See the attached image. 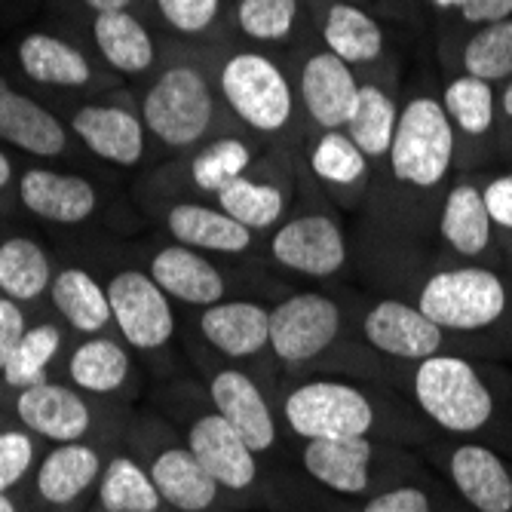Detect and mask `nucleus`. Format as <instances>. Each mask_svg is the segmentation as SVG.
Listing matches in <instances>:
<instances>
[{
    "label": "nucleus",
    "mask_w": 512,
    "mask_h": 512,
    "mask_svg": "<svg viewBox=\"0 0 512 512\" xmlns=\"http://www.w3.org/2000/svg\"><path fill=\"white\" fill-rule=\"evenodd\" d=\"M405 390L421 417L448 439L482 442L512 457V405L494 371L460 353L405 362Z\"/></svg>",
    "instance_id": "nucleus-1"
},
{
    "label": "nucleus",
    "mask_w": 512,
    "mask_h": 512,
    "mask_svg": "<svg viewBox=\"0 0 512 512\" xmlns=\"http://www.w3.org/2000/svg\"><path fill=\"white\" fill-rule=\"evenodd\" d=\"M279 417L301 442L313 439H424V417L414 405L405 408L396 399H384L359 384L313 378L295 384L283 402Z\"/></svg>",
    "instance_id": "nucleus-2"
},
{
    "label": "nucleus",
    "mask_w": 512,
    "mask_h": 512,
    "mask_svg": "<svg viewBox=\"0 0 512 512\" xmlns=\"http://www.w3.org/2000/svg\"><path fill=\"white\" fill-rule=\"evenodd\" d=\"M304 473L341 497H371L414 479V460L381 439H313L301 448Z\"/></svg>",
    "instance_id": "nucleus-3"
},
{
    "label": "nucleus",
    "mask_w": 512,
    "mask_h": 512,
    "mask_svg": "<svg viewBox=\"0 0 512 512\" xmlns=\"http://www.w3.org/2000/svg\"><path fill=\"white\" fill-rule=\"evenodd\" d=\"M417 307L448 335H479L509 313V289L494 270L454 267L427 279Z\"/></svg>",
    "instance_id": "nucleus-4"
},
{
    "label": "nucleus",
    "mask_w": 512,
    "mask_h": 512,
    "mask_svg": "<svg viewBox=\"0 0 512 512\" xmlns=\"http://www.w3.org/2000/svg\"><path fill=\"white\" fill-rule=\"evenodd\" d=\"M454 160V126L445 108L430 99L417 96L399 111L396 135L390 145L393 175L414 188H436L448 175Z\"/></svg>",
    "instance_id": "nucleus-5"
},
{
    "label": "nucleus",
    "mask_w": 512,
    "mask_h": 512,
    "mask_svg": "<svg viewBox=\"0 0 512 512\" xmlns=\"http://www.w3.org/2000/svg\"><path fill=\"white\" fill-rule=\"evenodd\" d=\"M142 111L145 126L163 145L191 148L212 126L215 96L194 65H172L151 83Z\"/></svg>",
    "instance_id": "nucleus-6"
},
{
    "label": "nucleus",
    "mask_w": 512,
    "mask_h": 512,
    "mask_svg": "<svg viewBox=\"0 0 512 512\" xmlns=\"http://www.w3.org/2000/svg\"><path fill=\"white\" fill-rule=\"evenodd\" d=\"M445 485L473 512H512V457L482 445L445 439L430 448Z\"/></svg>",
    "instance_id": "nucleus-7"
},
{
    "label": "nucleus",
    "mask_w": 512,
    "mask_h": 512,
    "mask_svg": "<svg viewBox=\"0 0 512 512\" xmlns=\"http://www.w3.org/2000/svg\"><path fill=\"white\" fill-rule=\"evenodd\" d=\"M221 92L243 123L258 132H279L292 120V86L261 53H237L221 68Z\"/></svg>",
    "instance_id": "nucleus-8"
},
{
    "label": "nucleus",
    "mask_w": 512,
    "mask_h": 512,
    "mask_svg": "<svg viewBox=\"0 0 512 512\" xmlns=\"http://www.w3.org/2000/svg\"><path fill=\"white\" fill-rule=\"evenodd\" d=\"M341 307L316 292H301L270 310V350L283 365H304L341 335Z\"/></svg>",
    "instance_id": "nucleus-9"
},
{
    "label": "nucleus",
    "mask_w": 512,
    "mask_h": 512,
    "mask_svg": "<svg viewBox=\"0 0 512 512\" xmlns=\"http://www.w3.org/2000/svg\"><path fill=\"white\" fill-rule=\"evenodd\" d=\"M111 319L123 341L132 350H160L175 335V313L169 307V295L154 283L151 273L123 270L108 283Z\"/></svg>",
    "instance_id": "nucleus-10"
},
{
    "label": "nucleus",
    "mask_w": 512,
    "mask_h": 512,
    "mask_svg": "<svg viewBox=\"0 0 512 512\" xmlns=\"http://www.w3.org/2000/svg\"><path fill=\"white\" fill-rule=\"evenodd\" d=\"M362 338L371 350H378L396 362H421L448 353V332L421 313L417 304L384 298L362 319Z\"/></svg>",
    "instance_id": "nucleus-11"
},
{
    "label": "nucleus",
    "mask_w": 512,
    "mask_h": 512,
    "mask_svg": "<svg viewBox=\"0 0 512 512\" xmlns=\"http://www.w3.org/2000/svg\"><path fill=\"white\" fill-rule=\"evenodd\" d=\"M184 445L194 451L203 470L221 485L227 494H246L258 482V454L246 445V439L230 427L212 408L200 414L184 430Z\"/></svg>",
    "instance_id": "nucleus-12"
},
{
    "label": "nucleus",
    "mask_w": 512,
    "mask_h": 512,
    "mask_svg": "<svg viewBox=\"0 0 512 512\" xmlns=\"http://www.w3.org/2000/svg\"><path fill=\"white\" fill-rule=\"evenodd\" d=\"M206 390H209L212 408L246 439V445L255 454H267L276 445V436H279L276 414L267 396L261 393V387L243 368H234V365L215 368L206 381Z\"/></svg>",
    "instance_id": "nucleus-13"
},
{
    "label": "nucleus",
    "mask_w": 512,
    "mask_h": 512,
    "mask_svg": "<svg viewBox=\"0 0 512 512\" xmlns=\"http://www.w3.org/2000/svg\"><path fill=\"white\" fill-rule=\"evenodd\" d=\"M273 258L304 276H335L347 264V240L329 215H301L283 224L270 243Z\"/></svg>",
    "instance_id": "nucleus-14"
},
{
    "label": "nucleus",
    "mask_w": 512,
    "mask_h": 512,
    "mask_svg": "<svg viewBox=\"0 0 512 512\" xmlns=\"http://www.w3.org/2000/svg\"><path fill=\"white\" fill-rule=\"evenodd\" d=\"M16 417L25 430L56 445L83 442L92 430V411L77 387L43 381L16 396Z\"/></svg>",
    "instance_id": "nucleus-15"
},
{
    "label": "nucleus",
    "mask_w": 512,
    "mask_h": 512,
    "mask_svg": "<svg viewBox=\"0 0 512 512\" xmlns=\"http://www.w3.org/2000/svg\"><path fill=\"white\" fill-rule=\"evenodd\" d=\"M359 86L350 65L341 62L335 53H313L301 68V102L313 123H319L325 132L344 129L356 99Z\"/></svg>",
    "instance_id": "nucleus-16"
},
{
    "label": "nucleus",
    "mask_w": 512,
    "mask_h": 512,
    "mask_svg": "<svg viewBox=\"0 0 512 512\" xmlns=\"http://www.w3.org/2000/svg\"><path fill=\"white\" fill-rule=\"evenodd\" d=\"M19 200L31 215L53 224H80L99 209V194L86 178L53 169H28L19 181Z\"/></svg>",
    "instance_id": "nucleus-17"
},
{
    "label": "nucleus",
    "mask_w": 512,
    "mask_h": 512,
    "mask_svg": "<svg viewBox=\"0 0 512 512\" xmlns=\"http://www.w3.org/2000/svg\"><path fill=\"white\" fill-rule=\"evenodd\" d=\"M0 142L31 157H59L68 148V132L53 111L0 80Z\"/></svg>",
    "instance_id": "nucleus-18"
},
{
    "label": "nucleus",
    "mask_w": 512,
    "mask_h": 512,
    "mask_svg": "<svg viewBox=\"0 0 512 512\" xmlns=\"http://www.w3.org/2000/svg\"><path fill=\"white\" fill-rule=\"evenodd\" d=\"M80 142L114 166H135L145 154V123L117 105H83L71 117Z\"/></svg>",
    "instance_id": "nucleus-19"
},
{
    "label": "nucleus",
    "mask_w": 512,
    "mask_h": 512,
    "mask_svg": "<svg viewBox=\"0 0 512 512\" xmlns=\"http://www.w3.org/2000/svg\"><path fill=\"white\" fill-rule=\"evenodd\" d=\"M148 473L163 503L178 512H209L221 497V485L203 470V463L194 457L188 445L160 448Z\"/></svg>",
    "instance_id": "nucleus-20"
},
{
    "label": "nucleus",
    "mask_w": 512,
    "mask_h": 512,
    "mask_svg": "<svg viewBox=\"0 0 512 512\" xmlns=\"http://www.w3.org/2000/svg\"><path fill=\"white\" fill-rule=\"evenodd\" d=\"M200 332L227 359H252L270 347V310L255 301H218L203 310Z\"/></svg>",
    "instance_id": "nucleus-21"
},
{
    "label": "nucleus",
    "mask_w": 512,
    "mask_h": 512,
    "mask_svg": "<svg viewBox=\"0 0 512 512\" xmlns=\"http://www.w3.org/2000/svg\"><path fill=\"white\" fill-rule=\"evenodd\" d=\"M154 283L175 301L212 307L224 298V276L218 267L191 246H166L151 261Z\"/></svg>",
    "instance_id": "nucleus-22"
},
{
    "label": "nucleus",
    "mask_w": 512,
    "mask_h": 512,
    "mask_svg": "<svg viewBox=\"0 0 512 512\" xmlns=\"http://www.w3.org/2000/svg\"><path fill=\"white\" fill-rule=\"evenodd\" d=\"M102 454L86 442H65L56 445L40 460L34 488L43 503L68 506L80 500L92 485L102 479Z\"/></svg>",
    "instance_id": "nucleus-23"
},
{
    "label": "nucleus",
    "mask_w": 512,
    "mask_h": 512,
    "mask_svg": "<svg viewBox=\"0 0 512 512\" xmlns=\"http://www.w3.org/2000/svg\"><path fill=\"white\" fill-rule=\"evenodd\" d=\"M169 234L197 252L240 255L252 246V230L230 218L224 209H209L197 203H178L166 215Z\"/></svg>",
    "instance_id": "nucleus-24"
},
{
    "label": "nucleus",
    "mask_w": 512,
    "mask_h": 512,
    "mask_svg": "<svg viewBox=\"0 0 512 512\" xmlns=\"http://www.w3.org/2000/svg\"><path fill=\"white\" fill-rule=\"evenodd\" d=\"M16 59L19 68L46 86H68V89H80L86 83H92V65L89 59L77 50L74 43L34 31L28 37H22V43L16 46Z\"/></svg>",
    "instance_id": "nucleus-25"
},
{
    "label": "nucleus",
    "mask_w": 512,
    "mask_h": 512,
    "mask_svg": "<svg viewBox=\"0 0 512 512\" xmlns=\"http://www.w3.org/2000/svg\"><path fill=\"white\" fill-rule=\"evenodd\" d=\"M439 234L457 255H467V258L482 255L494 237V221L485 206V191L476 188L473 181L454 184L442 206Z\"/></svg>",
    "instance_id": "nucleus-26"
},
{
    "label": "nucleus",
    "mask_w": 512,
    "mask_h": 512,
    "mask_svg": "<svg viewBox=\"0 0 512 512\" xmlns=\"http://www.w3.org/2000/svg\"><path fill=\"white\" fill-rule=\"evenodd\" d=\"M132 375L129 350L111 338L92 335L86 338L68 359V378L71 387L89 396H111L126 387Z\"/></svg>",
    "instance_id": "nucleus-27"
},
{
    "label": "nucleus",
    "mask_w": 512,
    "mask_h": 512,
    "mask_svg": "<svg viewBox=\"0 0 512 512\" xmlns=\"http://www.w3.org/2000/svg\"><path fill=\"white\" fill-rule=\"evenodd\" d=\"M92 37H96V46L102 59L120 71V74H145L154 65V40L148 34V28L138 22L132 13H99L96 22H92Z\"/></svg>",
    "instance_id": "nucleus-28"
},
{
    "label": "nucleus",
    "mask_w": 512,
    "mask_h": 512,
    "mask_svg": "<svg viewBox=\"0 0 512 512\" xmlns=\"http://www.w3.org/2000/svg\"><path fill=\"white\" fill-rule=\"evenodd\" d=\"M50 295H53L56 310L62 313V319L74 332L99 335L108 329V322H114L108 289H102L96 279L80 267H68V270L56 273Z\"/></svg>",
    "instance_id": "nucleus-29"
},
{
    "label": "nucleus",
    "mask_w": 512,
    "mask_h": 512,
    "mask_svg": "<svg viewBox=\"0 0 512 512\" xmlns=\"http://www.w3.org/2000/svg\"><path fill=\"white\" fill-rule=\"evenodd\" d=\"M53 261L46 249L28 237H13L0 243V292L7 298L25 304L37 301L53 286Z\"/></svg>",
    "instance_id": "nucleus-30"
},
{
    "label": "nucleus",
    "mask_w": 512,
    "mask_h": 512,
    "mask_svg": "<svg viewBox=\"0 0 512 512\" xmlns=\"http://www.w3.org/2000/svg\"><path fill=\"white\" fill-rule=\"evenodd\" d=\"M322 40L347 65H365L375 62L384 53V31L365 10L353 4H335L325 16Z\"/></svg>",
    "instance_id": "nucleus-31"
},
{
    "label": "nucleus",
    "mask_w": 512,
    "mask_h": 512,
    "mask_svg": "<svg viewBox=\"0 0 512 512\" xmlns=\"http://www.w3.org/2000/svg\"><path fill=\"white\" fill-rule=\"evenodd\" d=\"M99 506L105 512H160L166 503L142 463L135 457L117 454L102 470Z\"/></svg>",
    "instance_id": "nucleus-32"
},
{
    "label": "nucleus",
    "mask_w": 512,
    "mask_h": 512,
    "mask_svg": "<svg viewBox=\"0 0 512 512\" xmlns=\"http://www.w3.org/2000/svg\"><path fill=\"white\" fill-rule=\"evenodd\" d=\"M396 123H399L396 102L381 86L365 83V86H359V99H356V108H353L344 132L353 138L356 148L365 157H384V154H390Z\"/></svg>",
    "instance_id": "nucleus-33"
},
{
    "label": "nucleus",
    "mask_w": 512,
    "mask_h": 512,
    "mask_svg": "<svg viewBox=\"0 0 512 512\" xmlns=\"http://www.w3.org/2000/svg\"><path fill=\"white\" fill-rule=\"evenodd\" d=\"M59 350H62L59 325L40 322V325H34V329H28L22 335V341L10 353L4 371H0V378H4V384L13 387V390H28L34 384H43L46 381V368L53 365Z\"/></svg>",
    "instance_id": "nucleus-34"
},
{
    "label": "nucleus",
    "mask_w": 512,
    "mask_h": 512,
    "mask_svg": "<svg viewBox=\"0 0 512 512\" xmlns=\"http://www.w3.org/2000/svg\"><path fill=\"white\" fill-rule=\"evenodd\" d=\"M218 209H224L234 221H240L249 230H267L279 221L286 209V197L273 184L237 178L224 191H218Z\"/></svg>",
    "instance_id": "nucleus-35"
},
{
    "label": "nucleus",
    "mask_w": 512,
    "mask_h": 512,
    "mask_svg": "<svg viewBox=\"0 0 512 512\" xmlns=\"http://www.w3.org/2000/svg\"><path fill=\"white\" fill-rule=\"evenodd\" d=\"M442 108L451 126L463 129L467 135H488L494 126V114H497L494 86L473 74H460L457 80L445 86Z\"/></svg>",
    "instance_id": "nucleus-36"
},
{
    "label": "nucleus",
    "mask_w": 512,
    "mask_h": 512,
    "mask_svg": "<svg viewBox=\"0 0 512 512\" xmlns=\"http://www.w3.org/2000/svg\"><path fill=\"white\" fill-rule=\"evenodd\" d=\"M463 68L479 80H512V19L482 25L463 50Z\"/></svg>",
    "instance_id": "nucleus-37"
},
{
    "label": "nucleus",
    "mask_w": 512,
    "mask_h": 512,
    "mask_svg": "<svg viewBox=\"0 0 512 512\" xmlns=\"http://www.w3.org/2000/svg\"><path fill=\"white\" fill-rule=\"evenodd\" d=\"M356 512H473V509L454 494L451 485L448 491H442V488L411 479L381 494L365 497V503Z\"/></svg>",
    "instance_id": "nucleus-38"
},
{
    "label": "nucleus",
    "mask_w": 512,
    "mask_h": 512,
    "mask_svg": "<svg viewBox=\"0 0 512 512\" xmlns=\"http://www.w3.org/2000/svg\"><path fill=\"white\" fill-rule=\"evenodd\" d=\"M249 163H252V151L246 142H240V138H221V142H212L203 154L194 157L191 178L200 191L218 194L230 181L243 178Z\"/></svg>",
    "instance_id": "nucleus-39"
},
{
    "label": "nucleus",
    "mask_w": 512,
    "mask_h": 512,
    "mask_svg": "<svg viewBox=\"0 0 512 512\" xmlns=\"http://www.w3.org/2000/svg\"><path fill=\"white\" fill-rule=\"evenodd\" d=\"M368 157L344 129L325 132L310 151V169L329 184H356L368 175Z\"/></svg>",
    "instance_id": "nucleus-40"
},
{
    "label": "nucleus",
    "mask_w": 512,
    "mask_h": 512,
    "mask_svg": "<svg viewBox=\"0 0 512 512\" xmlns=\"http://www.w3.org/2000/svg\"><path fill=\"white\" fill-rule=\"evenodd\" d=\"M298 19V0H240L237 25L258 43L286 40Z\"/></svg>",
    "instance_id": "nucleus-41"
},
{
    "label": "nucleus",
    "mask_w": 512,
    "mask_h": 512,
    "mask_svg": "<svg viewBox=\"0 0 512 512\" xmlns=\"http://www.w3.org/2000/svg\"><path fill=\"white\" fill-rule=\"evenodd\" d=\"M157 10L178 34H203L221 13V0H157Z\"/></svg>",
    "instance_id": "nucleus-42"
},
{
    "label": "nucleus",
    "mask_w": 512,
    "mask_h": 512,
    "mask_svg": "<svg viewBox=\"0 0 512 512\" xmlns=\"http://www.w3.org/2000/svg\"><path fill=\"white\" fill-rule=\"evenodd\" d=\"M34 463V439L25 430H0V491L16 488Z\"/></svg>",
    "instance_id": "nucleus-43"
},
{
    "label": "nucleus",
    "mask_w": 512,
    "mask_h": 512,
    "mask_svg": "<svg viewBox=\"0 0 512 512\" xmlns=\"http://www.w3.org/2000/svg\"><path fill=\"white\" fill-rule=\"evenodd\" d=\"M25 332H28V322H25L19 301L0 295V371H4L10 353L16 350V344L22 341Z\"/></svg>",
    "instance_id": "nucleus-44"
},
{
    "label": "nucleus",
    "mask_w": 512,
    "mask_h": 512,
    "mask_svg": "<svg viewBox=\"0 0 512 512\" xmlns=\"http://www.w3.org/2000/svg\"><path fill=\"white\" fill-rule=\"evenodd\" d=\"M485 206L497 227L512 230V172L494 178L485 188Z\"/></svg>",
    "instance_id": "nucleus-45"
},
{
    "label": "nucleus",
    "mask_w": 512,
    "mask_h": 512,
    "mask_svg": "<svg viewBox=\"0 0 512 512\" xmlns=\"http://www.w3.org/2000/svg\"><path fill=\"white\" fill-rule=\"evenodd\" d=\"M460 16L473 25H491L512 19V0H463Z\"/></svg>",
    "instance_id": "nucleus-46"
},
{
    "label": "nucleus",
    "mask_w": 512,
    "mask_h": 512,
    "mask_svg": "<svg viewBox=\"0 0 512 512\" xmlns=\"http://www.w3.org/2000/svg\"><path fill=\"white\" fill-rule=\"evenodd\" d=\"M83 4L96 13H123V10H129L132 0H83Z\"/></svg>",
    "instance_id": "nucleus-47"
},
{
    "label": "nucleus",
    "mask_w": 512,
    "mask_h": 512,
    "mask_svg": "<svg viewBox=\"0 0 512 512\" xmlns=\"http://www.w3.org/2000/svg\"><path fill=\"white\" fill-rule=\"evenodd\" d=\"M10 181H13V163L4 151H0V191H4Z\"/></svg>",
    "instance_id": "nucleus-48"
},
{
    "label": "nucleus",
    "mask_w": 512,
    "mask_h": 512,
    "mask_svg": "<svg viewBox=\"0 0 512 512\" xmlns=\"http://www.w3.org/2000/svg\"><path fill=\"white\" fill-rule=\"evenodd\" d=\"M500 108H503V114L512 120V80L503 86V96H500Z\"/></svg>",
    "instance_id": "nucleus-49"
},
{
    "label": "nucleus",
    "mask_w": 512,
    "mask_h": 512,
    "mask_svg": "<svg viewBox=\"0 0 512 512\" xmlns=\"http://www.w3.org/2000/svg\"><path fill=\"white\" fill-rule=\"evenodd\" d=\"M430 4L439 7V10H460L463 0H430Z\"/></svg>",
    "instance_id": "nucleus-50"
},
{
    "label": "nucleus",
    "mask_w": 512,
    "mask_h": 512,
    "mask_svg": "<svg viewBox=\"0 0 512 512\" xmlns=\"http://www.w3.org/2000/svg\"><path fill=\"white\" fill-rule=\"evenodd\" d=\"M0 512H16V503L4 491H0Z\"/></svg>",
    "instance_id": "nucleus-51"
},
{
    "label": "nucleus",
    "mask_w": 512,
    "mask_h": 512,
    "mask_svg": "<svg viewBox=\"0 0 512 512\" xmlns=\"http://www.w3.org/2000/svg\"><path fill=\"white\" fill-rule=\"evenodd\" d=\"M335 4H353V0H335Z\"/></svg>",
    "instance_id": "nucleus-52"
},
{
    "label": "nucleus",
    "mask_w": 512,
    "mask_h": 512,
    "mask_svg": "<svg viewBox=\"0 0 512 512\" xmlns=\"http://www.w3.org/2000/svg\"><path fill=\"white\" fill-rule=\"evenodd\" d=\"M509 264H512V252H509Z\"/></svg>",
    "instance_id": "nucleus-53"
}]
</instances>
